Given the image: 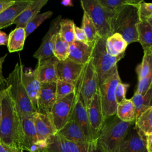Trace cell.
<instances>
[{
  "label": "cell",
  "mask_w": 152,
  "mask_h": 152,
  "mask_svg": "<svg viewBox=\"0 0 152 152\" xmlns=\"http://www.w3.org/2000/svg\"><path fill=\"white\" fill-rule=\"evenodd\" d=\"M75 91L56 101L52 107L49 117L58 132L69 121L71 118L75 103Z\"/></svg>",
  "instance_id": "cell-10"
},
{
  "label": "cell",
  "mask_w": 152,
  "mask_h": 152,
  "mask_svg": "<svg viewBox=\"0 0 152 152\" xmlns=\"http://www.w3.org/2000/svg\"><path fill=\"white\" fill-rule=\"evenodd\" d=\"M74 32H75V40L81 42L83 43H89L88 42L86 35L81 27H78L75 26Z\"/></svg>",
  "instance_id": "cell-42"
},
{
  "label": "cell",
  "mask_w": 152,
  "mask_h": 152,
  "mask_svg": "<svg viewBox=\"0 0 152 152\" xmlns=\"http://www.w3.org/2000/svg\"><path fill=\"white\" fill-rule=\"evenodd\" d=\"M119 152H148L146 136L135 126V122L124 140Z\"/></svg>",
  "instance_id": "cell-13"
},
{
  "label": "cell",
  "mask_w": 152,
  "mask_h": 152,
  "mask_svg": "<svg viewBox=\"0 0 152 152\" xmlns=\"http://www.w3.org/2000/svg\"><path fill=\"white\" fill-rule=\"evenodd\" d=\"M61 4L65 7H72L73 4L71 0H64L61 2Z\"/></svg>",
  "instance_id": "cell-48"
},
{
  "label": "cell",
  "mask_w": 152,
  "mask_h": 152,
  "mask_svg": "<svg viewBox=\"0 0 152 152\" xmlns=\"http://www.w3.org/2000/svg\"><path fill=\"white\" fill-rule=\"evenodd\" d=\"M48 152H100L96 141L75 142L66 140L58 132L47 140Z\"/></svg>",
  "instance_id": "cell-8"
},
{
  "label": "cell",
  "mask_w": 152,
  "mask_h": 152,
  "mask_svg": "<svg viewBox=\"0 0 152 152\" xmlns=\"http://www.w3.org/2000/svg\"><path fill=\"white\" fill-rule=\"evenodd\" d=\"M8 36L4 31L0 30V46H7Z\"/></svg>",
  "instance_id": "cell-46"
},
{
  "label": "cell",
  "mask_w": 152,
  "mask_h": 152,
  "mask_svg": "<svg viewBox=\"0 0 152 152\" xmlns=\"http://www.w3.org/2000/svg\"><path fill=\"white\" fill-rule=\"evenodd\" d=\"M15 2V0H0V13L12 5Z\"/></svg>",
  "instance_id": "cell-43"
},
{
  "label": "cell",
  "mask_w": 152,
  "mask_h": 152,
  "mask_svg": "<svg viewBox=\"0 0 152 152\" xmlns=\"http://www.w3.org/2000/svg\"><path fill=\"white\" fill-rule=\"evenodd\" d=\"M135 125L145 136L152 134V107L135 119Z\"/></svg>",
  "instance_id": "cell-30"
},
{
  "label": "cell",
  "mask_w": 152,
  "mask_h": 152,
  "mask_svg": "<svg viewBox=\"0 0 152 152\" xmlns=\"http://www.w3.org/2000/svg\"><path fill=\"white\" fill-rule=\"evenodd\" d=\"M138 13L140 20H147L152 18V3L142 1L138 5Z\"/></svg>",
  "instance_id": "cell-38"
},
{
  "label": "cell",
  "mask_w": 152,
  "mask_h": 152,
  "mask_svg": "<svg viewBox=\"0 0 152 152\" xmlns=\"http://www.w3.org/2000/svg\"><path fill=\"white\" fill-rule=\"evenodd\" d=\"M116 116L122 121L134 122L135 121V109L131 99H126L122 103L118 104Z\"/></svg>",
  "instance_id": "cell-28"
},
{
  "label": "cell",
  "mask_w": 152,
  "mask_h": 152,
  "mask_svg": "<svg viewBox=\"0 0 152 152\" xmlns=\"http://www.w3.org/2000/svg\"><path fill=\"white\" fill-rule=\"evenodd\" d=\"M151 86L152 73L148 75H147L146 77L144 78L138 80L137 88L135 92L140 94L144 95Z\"/></svg>",
  "instance_id": "cell-40"
},
{
  "label": "cell",
  "mask_w": 152,
  "mask_h": 152,
  "mask_svg": "<svg viewBox=\"0 0 152 152\" xmlns=\"http://www.w3.org/2000/svg\"><path fill=\"white\" fill-rule=\"evenodd\" d=\"M147 148L148 152H152V134L146 136Z\"/></svg>",
  "instance_id": "cell-47"
},
{
  "label": "cell",
  "mask_w": 152,
  "mask_h": 152,
  "mask_svg": "<svg viewBox=\"0 0 152 152\" xmlns=\"http://www.w3.org/2000/svg\"><path fill=\"white\" fill-rule=\"evenodd\" d=\"M106 39L100 38L95 42L90 59L97 75L99 85L104 81L118 69L117 63L124 56L125 54L122 53L116 57L110 55L106 50Z\"/></svg>",
  "instance_id": "cell-5"
},
{
  "label": "cell",
  "mask_w": 152,
  "mask_h": 152,
  "mask_svg": "<svg viewBox=\"0 0 152 152\" xmlns=\"http://www.w3.org/2000/svg\"><path fill=\"white\" fill-rule=\"evenodd\" d=\"M69 45L66 43L58 33L53 48V56L59 61H62L68 58Z\"/></svg>",
  "instance_id": "cell-33"
},
{
  "label": "cell",
  "mask_w": 152,
  "mask_h": 152,
  "mask_svg": "<svg viewBox=\"0 0 152 152\" xmlns=\"http://www.w3.org/2000/svg\"><path fill=\"white\" fill-rule=\"evenodd\" d=\"M33 119L39 141H46L58 132L49 116L35 112L33 115Z\"/></svg>",
  "instance_id": "cell-19"
},
{
  "label": "cell",
  "mask_w": 152,
  "mask_h": 152,
  "mask_svg": "<svg viewBox=\"0 0 152 152\" xmlns=\"http://www.w3.org/2000/svg\"><path fill=\"white\" fill-rule=\"evenodd\" d=\"M9 91V87H6L3 90H0V122L2 117V101L4 97L8 94Z\"/></svg>",
  "instance_id": "cell-45"
},
{
  "label": "cell",
  "mask_w": 152,
  "mask_h": 152,
  "mask_svg": "<svg viewBox=\"0 0 152 152\" xmlns=\"http://www.w3.org/2000/svg\"><path fill=\"white\" fill-rule=\"evenodd\" d=\"M138 42L143 49H152V27L147 20H140L137 25Z\"/></svg>",
  "instance_id": "cell-27"
},
{
  "label": "cell",
  "mask_w": 152,
  "mask_h": 152,
  "mask_svg": "<svg viewBox=\"0 0 152 152\" xmlns=\"http://www.w3.org/2000/svg\"><path fill=\"white\" fill-rule=\"evenodd\" d=\"M7 55L0 57V86H3L4 85L7 86V80L4 78L2 74V64L5 59Z\"/></svg>",
  "instance_id": "cell-44"
},
{
  "label": "cell",
  "mask_w": 152,
  "mask_h": 152,
  "mask_svg": "<svg viewBox=\"0 0 152 152\" xmlns=\"http://www.w3.org/2000/svg\"><path fill=\"white\" fill-rule=\"evenodd\" d=\"M100 4L109 10L115 13L118 10L126 5H139L142 0H98Z\"/></svg>",
  "instance_id": "cell-34"
},
{
  "label": "cell",
  "mask_w": 152,
  "mask_h": 152,
  "mask_svg": "<svg viewBox=\"0 0 152 152\" xmlns=\"http://www.w3.org/2000/svg\"><path fill=\"white\" fill-rule=\"evenodd\" d=\"M138 5H126L115 12L112 18V34L119 33L128 45L138 42L137 25L140 21Z\"/></svg>",
  "instance_id": "cell-3"
},
{
  "label": "cell",
  "mask_w": 152,
  "mask_h": 152,
  "mask_svg": "<svg viewBox=\"0 0 152 152\" xmlns=\"http://www.w3.org/2000/svg\"><path fill=\"white\" fill-rule=\"evenodd\" d=\"M52 14L53 12L51 11H48L41 14H37L24 27L26 37L33 32L43 22L51 17Z\"/></svg>",
  "instance_id": "cell-35"
},
{
  "label": "cell",
  "mask_w": 152,
  "mask_h": 152,
  "mask_svg": "<svg viewBox=\"0 0 152 152\" xmlns=\"http://www.w3.org/2000/svg\"><path fill=\"white\" fill-rule=\"evenodd\" d=\"M135 109V119L143 112L152 107V86L144 95L135 92L131 99Z\"/></svg>",
  "instance_id": "cell-26"
},
{
  "label": "cell",
  "mask_w": 152,
  "mask_h": 152,
  "mask_svg": "<svg viewBox=\"0 0 152 152\" xmlns=\"http://www.w3.org/2000/svg\"><path fill=\"white\" fill-rule=\"evenodd\" d=\"M23 65L21 61L17 62L13 71L10 73L7 80V87H9L10 94L14 102L20 116H33L36 112L24 88L21 73Z\"/></svg>",
  "instance_id": "cell-4"
},
{
  "label": "cell",
  "mask_w": 152,
  "mask_h": 152,
  "mask_svg": "<svg viewBox=\"0 0 152 152\" xmlns=\"http://www.w3.org/2000/svg\"><path fill=\"white\" fill-rule=\"evenodd\" d=\"M33 0H17L7 10L0 13V30L12 25L15 19L24 11Z\"/></svg>",
  "instance_id": "cell-21"
},
{
  "label": "cell",
  "mask_w": 152,
  "mask_h": 152,
  "mask_svg": "<svg viewBox=\"0 0 152 152\" xmlns=\"http://www.w3.org/2000/svg\"><path fill=\"white\" fill-rule=\"evenodd\" d=\"M99 86L97 75L90 59L85 65L81 76L80 91L86 107L98 90Z\"/></svg>",
  "instance_id": "cell-11"
},
{
  "label": "cell",
  "mask_w": 152,
  "mask_h": 152,
  "mask_svg": "<svg viewBox=\"0 0 152 152\" xmlns=\"http://www.w3.org/2000/svg\"><path fill=\"white\" fill-rule=\"evenodd\" d=\"M87 110L90 125L96 139H97L105 121L102 107L99 88L90 100L87 107Z\"/></svg>",
  "instance_id": "cell-15"
},
{
  "label": "cell",
  "mask_w": 152,
  "mask_h": 152,
  "mask_svg": "<svg viewBox=\"0 0 152 152\" xmlns=\"http://www.w3.org/2000/svg\"><path fill=\"white\" fill-rule=\"evenodd\" d=\"M21 78L27 94L36 112L37 98L41 87V83L36 75L34 69L24 68V66L22 70Z\"/></svg>",
  "instance_id": "cell-18"
},
{
  "label": "cell",
  "mask_w": 152,
  "mask_h": 152,
  "mask_svg": "<svg viewBox=\"0 0 152 152\" xmlns=\"http://www.w3.org/2000/svg\"><path fill=\"white\" fill-rule=\"evenodd\" d=\"M138 80L146 77L152 73V49H144V55L141 64L136 68Z\"/></svg>",
  "instance_id": "cell-29"
},
{
  "label": "cell",
  "mask_w": 152,
  "mask_h": 152,
  "mask_svg": "<svg viewBox=\"0 0 152 152\" xmlns=\"http://www.w3.org/2000/svg\"><path fill=\"white\" fill-rule=\"evenodd\" d=\"M147 21L149 23V24H150V26H151V27H152V18H149V19L147 20Z\"/></svg>",
  "instance_id": "cell-50"
},
{
  "label": "cell",
  "mask_w": 152,
  "mask_h": 152,
  "mask_svg": "<svg viewBox=\"0 0 152 152\" xmlns=\"http://www.w3.org/2000/svg\"><path fill=\"white\" fill-rule=\"evenodd\" d=\"M0 152H10L8 148L0 142Z\"/></svg>",
  "instance_id": "cell-49"
},
{
  "label": "cell",
  "mask_w": 152,
  "mask_h": 152,
  "mask_svg": "<svg viewBox=\"0 0 152 152\" xmlns=\"http://www.w3.org/2000/svg\"><path fill=\"white\" fill-rule=\"evenodd\" d=\"M58 133L70 141L75 142H92L86 136L81 128L71 118Z\"/></svg>",
  "instance_id": "cell-23"
},
{
  "label": "cell",
  "mask_w": 152,
  "mask_h": 152,
  "mask_svg": "<svg viewBox=\"0 0 152 152\" xmlns=\"http://www.w3.org/2000/svg\"><path fill=\"white\" fill-rule=\"evenodd\" d=\"M84 66L85 65L77 64L68 58L59 61L57 64L58 80L75 85L83 71Z\"/></svg>",
  "instance_id": "cell-17"
},
{
  "label": "cell",
  "mask_w": 152,
  "mask_h": 152,
  "mask_svg": "<svg viewBox=\"0 0 152 152\" xmlns=\"http://www.w3.org/2000/svg\"><path fill=\"white\" fill-rule=\"evenodd\" d=\"M75 24L72 20L69 19H62L60 22L59 34L61 37L69 45L75 40Z\"/></svg>",
  "instance_id": "cell-31"
},
{
  "label": "cell",
  "mask_w": 152,
  "mask_h": 152,
  "mask_svg": "<svg viewBox=\"0 0 152 152\" xmlns=\"http://www.w3.org/2000/svg\"><path fill=\"white\" fill-rule=\"evenodd\" d=\"M121 81L118 69L104 81L99 86L102 107L105 118L116 115V103L115 91L118 84Z\"/></svg>",
  "instance_id": "cell-7"
},
{
  "label": "cell",
  "mask_w": 152,
  "mask_h": 152,
  "mask_svg": "<svg viewBox=\"0 0 152 152\" xmlns=\"http://www.w3.org/2000/svg\"><path fill=\"white\" fill-rule=\"evenodd\" d=\"M59 61L54 56L38 60L34 69L36 75L41 84L56 82L57 64Z\"/></svg>",
  "instance_id": "cell-16"
},
{
  "label": "cell",
  "mask_w": 152,
  "mask_h": 152,
  "mask_svg": "<svg viewBox=\"0 0 152 152\" xmlns=\"http://www.w3.org/2000/svg\"><path fill=\"white\" fill-rule=\"evenodd\" d=\"M134 122L121 121L116 115L105 118L96 140L100 152H119L121 145Z\"/></svg>",
  "instance_id": "cell-2"
},
{
  "label": "cell",
  "mask_w": 152,
  "mask_h": 152,
  "mask_svg": "<svg viewBox=\"0 0 152 152\" xmlns=\"http://www.w3.org/2000/svg\"><path fill=\"white\" fill-rule=\"evenodd\" d=\"M46 141H38L26 148L24 150L28 152H48Z\"/></svg>",
  "instance_id": "cell-41"
},
{
  "label": "cell",
  "mask_w": 152,
  "mask_h": 152,
  "mask_svg": "<svg viewBox=\"0 0 152 152\" xmlns=\"http://www.w3.org/2000/svg\"><path fill=\"white\" fill-rule=\"evenodd\" d=\"M81 76V75L79 77L75 84V103L71 118L73 119L78 125L86 136L91 141L94 142L96 141L97 139L90 125L87 107L84 103L82 94L80 91Z\"/></svg>",
  "instance_id": "cell-9"
},
{
  "label": "cell",
  "mask_w": 152,
  "mask_h": 152,
  "mask_svg": "<svg viewBox=\"0 0 152 152\" xmlns=\"http://www.w3.org/2000/svg\"><path fill=\"white\" fill-rule=\"evenodd\" d=\"M94 45L75 40L69 46L68 58L77 64L86 65L91 59Z\"/></svg>",
  "instance_id": "cell-20"
},
{
  "label": "cell",
  "mask_w": 152,
  "mask_h": 152,
  "mask_svg": "<svg viewBox=\"0 0 152 152\" xmlns=\"http://www.w3.org/2000/svg\"><path fill=\"white\" fill-rule=\"evenodd\" d=\"M48 0H33L30 4L15 19L13 24H15L16 27H25L27 24L45 6Z\"/></svg>",
  "instance_id": "cell-24"
},
{
  "label": "cell",
  "mask_w": 152,
  "mask_h": 152,
  "mask_svg": "<svg viewBox=\"0 0 152 152\" xmlns=\"http://www.w3.org/2000/svg\"><path fill=\"white\" fill-rule=\"evenodd\" d=\"M81 28L84 30L89 43L94 45L100 38L93 23L85 12H83Z\"/></svg>",
  "instance_id": "cell-32"
},
{
  "label": "cell",
  "mask_w": 152,
  "mask_h": 152,
  "mask_svg": "<svg viewBox=\"0 0 152 152\" xmlns=\"http://www.w3.org/2000/svg\"><path fill=\"white\" fill-rule=\"evenodd\" d=\"M75 89V85L58 80L56 81V101L60 100L74 92Z\"/></svg>",
  "instance_id": "cell-36"
},
{
  "label": "cell",
  "mask_w": 152,
  "mask_h": 152,
  "mask_svg": "<svg viewBox=\"0 0 152 152\" xmlns=\"http://www.w3.org/2000/svg\"><path fill=\"white\" fill-rule=\"evenodd\" d=\"M14 152H23V148H22V149H21L20 151H14Z\"/></svg>",
  "instance_id": "cell-51"
},
{
  "label": "cell",
  "mask_w": 152,
  "mask_h": 152,
  "mask_svg": "<svg viewBox=\"0 0 152 152\" xmlns=\"http://www.w3.org/2000/svg\"><path fill=\"white\" fill-rule=\"evenodd\" d=\"M20 117L10 92L2 101V117L0 122V142L10 152L18 151L21 148Z\"/></svg>",
  "instance_id": "cell-1"
},
{
  "label": "cell",
  "mask_w": 152,
  "mask_h": 152,
  "mask_svg": "<svg viewBox=\"0 0 152 152\" xmlns=\"http://www.w3.org/2000/svg\"><path fill=\"white\" fill-rule=\"evenodd\" d=\"M56 101V82L41 84L37 102L36 112L49 116Z\"/></svg>",
  "instance_id": "cell-14"
},
{
  "label": "cell",
  "mask_w": 152,
  "mask_h": 152,
  "mask_svg": "<svg viewBox=\"0 0 152 152\" xmlns=\"http://www.w3.org/2000/svg\"><path fill=\"white\" fill-rule=\"evenodd\" d=\"M128 87V84L124 83L122 81L118 84L115 91V100L118 104L122 103L126 100V93Z\"/></svg>",
  "instance_id": "cell-39"
},
{
  "label": "cell",
  "mask_w": 152,
  "mask_h": 152,
  "mask_svg": "<svg viewBox=\"0 0 152 152\" xmlns=\"http://www.w3.org/2000/svg\"><path fill=\"white\" fill-rule=\"evenodd\" d=\"M85 12L93 23L100 38L107 39L112 34V21L115 13L103 7L98 0L80 1Z\"/></svg>",
  "instance_id": "cell-6"
},
{
  "label": "cell",
  "mask_w": 152,
  "mask_h": 152,
  "mask_svg": "<svg viewBox=\"0 0 152 152\" xmlns=\"http://www.w3.org/2000/svg\"><path fill=\"white\" fill-rule=\"evenodd\" d=\"M21 126V148L24 150L39 141L33 116H20Z\"/></svg>",
  "instance_id": "cell-22"
},
{
  "label": "cell",
  "mask_w": 152,
  "mask_h": 152,
  "mask_svg": "<svg viewBox=\"0 0 152 152\" xmlns=\"http://www.w3.org/2000/svg\"><path fill=\"white\" fill-rule=\"evenodd\" d=\"M26 38L24 27H15L8 35L7 48L10 53L20 52L23 50Z\"/></svg>",
  "instance_id": "cell-25"
},
{
  "label": "cell",
  "mask_w": 152,
  "mask_h": 152,
  "mask_svg": "<svg viewBox=\"0 0 152 152\" xmlns=\"http://www.w3.org/2000/svg\"><path fill=\"white\" fill-rule=\"evenodd\" d=\"M107 39L110 42L115 50L119 54L125 53L128 43L119 33H115Z\"/></svg>",
  "instance_id": "cell-37"
},
{
  "label": "cell",
  "mask_w": 152,
  "mask_h": 152,
  "mask_svg": "<svg viewBox=\"0 0 152 152\" xmlns=\"http://www.w3.org/2000/svg\"><path fill=\"white\" fill-rule=\"evenodd\" d=\"M61 16L58 15L50 23L49 28L43 37L42 43L38 49L33 54V57L40 60L53 56V48L56 37L59 30Z\"/></svg>",
  "instance_id": "cell-12"
}]
</instances>
